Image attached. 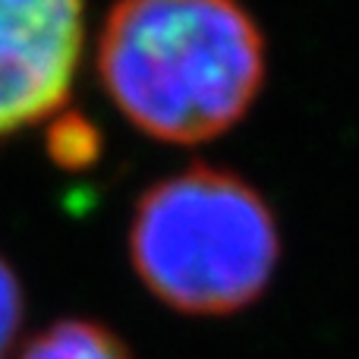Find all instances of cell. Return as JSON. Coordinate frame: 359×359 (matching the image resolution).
Returning <instances> with one entry per match:
<instances>
[{"instance_id": "obj_1", "label": "cell", "mask_w": 359, "mask_h": 359, "mask_svg": "<svg viewBox=\"0 0 359 359\" xmlns=\"http://www.w3.org/2000/svg\"><path fill=\"white\" fill-rule=\"evenodd\" d=\"M98 67L136 126L164 142H202L259 95L265 44L236 0H120Z\"/></svg>"}, {"instance_id": "obj_2", "label": "cell", "mask_w": 359, "mask_h": 359, "mask_svg": "<svg viewBox=\"0 0 359 359\" xmlns=\"http://www.w3.org/2000/svg\"><path fill=\"white\" fill-rule=\"evenodd\" d=\"M130 249L139 278L164 303L192 316H227L262 297L280 240L252 186L192 168L145 192Z\"/></svg>"}, {"instance_id": "obj_3", "label": "cell", "mask_w": 359, "mask_h": 359, "mask_svg": "<svg viewBox=\"0 0 359 359\" xmlns=\"http://www.w3.org/2000/svg\"><path fill=\"white\" fill-rule=\"evenodd\" d=\"M79 48V0H0V136L67 101Z\"/></svg>"}, {"instance_id": "obj_4", "label": "cell", "mask_w": 359, "mask_h": 359, "mask_svg": "<svg viewBox=\"0 0 359 359\" xmlns=\"http://www.w3.org/2000/svg\"><path fill=\"white\" fill-rule=\"evenodd\" d=\"M22 359H130L111 331L92 322H60L32 341Z\"/></svg>"}, {"instance_id": "obj_5", "label": "cell", "mask_w": 359, "mask_h": 359, "mask_svg": "<svg viewBox=\"0 0 359 359\" xmlns=\"http://www.w3.org/2000/svg\"><path fill=\"white\" fill-rule=\"evenodd\" d=\"M54 155L57 161L79 168L95 155V136L88 133L86 123L79 120H67V123L54 126Z\"/></svg>"}, {"instance_id": "obj_6", "label": "cell", "mask_w": 359, "mask_h": 359, "mask_svg": "<svg viewBox=\"0 0 359 359\" xmlns=\"http://www.w3.org/2000/svg\"><path fill=\"white\" fill-rule=\"evenodd\" d=\"M22 322V290H19L6 262H0V359L10 350L13 337Z\"/></svg>"}]
</instances>
